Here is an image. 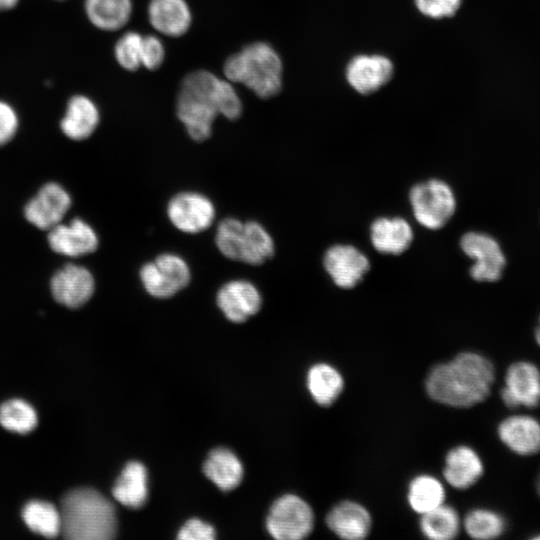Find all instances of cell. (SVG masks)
I'll list each match as a JSON object with an SVG mask.
<instances>
[{"label": "cell", "mask_w": 540, "mask_h": 540, "mask_svg": "<svg viewBox=\"0 0 540 540\" xmlns=\"http://www.w3.org/2000/svg\"><path fill=\"white\" fill-rule=\"evenodd\" d=\"M242 109L232 83L207 70L186 75L177 95V116L189 136L198 142L210 137L217 116L235 120L241 116Z\"/></svg>", "instance_id": "obj_1"}, {"label": "cell", "mask_w": 540, "mask_h": 540, "mask_svg": "<svg viewBox=\"0 0 540 540\" xmlns=\"http://www.w3.org/2000/svg\"><path fill=\"white\" fill-rule=\"evenodd\" d=\"M495 379L492 362L475 352H462L435 365L425 380L428 396L440 404L468 408L483 402Z\"/></svg>", "instance_id": "obj_2"}, {"label": "cell", "mask_w": 540, "mask_h": 540, "mask_svg": "<svg viewBox=\"0 0 540 540\" xmlns=\"http://www.w3.org/2000/svg\"><path fill=\"white\" fill-rule=\"evenodd\" d=\"M61 534L71 540H109L117 530L114 505L98 491L79 488L61 501Z\"/></svg>", "instance_id": "obj_3"}, {"label": "cell", "mask_w": 540, "mask_h": 540, "mask_svg": "<svg viewBox=\"0 0 540 540\" xmlns=\"http://www.w3.org/2000/svg\"><path fill=\"white\" fill-rule=\"evenodd\" d=\"M282 61L272 46L254 42L231 55L223 73L231 83H241L260 98H270L281 90Z\"/></svg>", "instance_id": "obj_4"}, {"label": "cell", "mask_w": 540, "mask_h": 540, "mask_svg": "<svg viewBox=\"0 0 540 540\" xmlns=\"http://www.w3.org/2000/svg\"><path fill=\"white\" fill-rule=\"evenodd\" d=\"M409 200L415 219L423 227L432 230L442 228L456 210L452 189L438 179H430L413 186Z\"/></svg>", "instance_id": "obj_5"}, {"label": "cell", "mask_w": 540, "mask_h": 540, "mask_svg": "<svg viewBox=\"0 0 540 540\" xmlns=\"http://www.w3.org/2000/svg\"><path fill=\"white\" fill-rule=\"evenodd\" d=\"M314 513L311 506L301 497L286 494L271 506L266 527L271 536L278 540H300L313 530Z\"/></svg>", "instance_id": "obj_6"}, {"label": "cell", "mask_w": 540, "mask_h": 540, "mask_svg": "<svg viewBox=\"0 0 540 540\" xmlns=\"http://www.w3.org/2000/svg\"><path fill=\"white\" fill-rule=\"evenodd\" d=\"M140 280L148 294L155 298L172 297L190 282L186 261L173 253H163L140 269Z\"/></svg>", "instance_id": "obj_7"}, {"label": "cell", "mask_w": 540, "mask_h": 540, "mask_svg": "<svg viewBox=\"0 0 540 540\" xmlns=\"http://www.w3.org/2000/svg\"><path fill=\"white\" fill-rule=\"evenodd\" d=\"M462 251L474 263L471 277L478 282H495L502 276L506 259L499 243L490 235L471 231L460 240Z\"/></svg>", "instance_id": "obj_8"}, {"label": "cell", "mask_w": 540, "mask_h": 540, "mask_svg": "<svg viewBox=\"0 0 540 540\" xmlns=\"http://www.w3.org/2000/svg\"><path fill=\"white\" fill-rule=\"evenodd\" d=\"M167 215L177 229L195 234L211 226L215 218V207L203 194L182 192L169 201Z\"/></svg>", "instance_id": "obj_9"}, {"label": "cell", "mask_w": 540, "mask_h": 540, "mask_svg": "<svg viewBox=\"0 0 540 540\" xmlns=\"http://www.w3.org/2000/svg\"><path fill=\"white\" fill-rule=\"evenodd\" d=\"M503 403L510 409L534 408L540 404V370L528 361L511 364L500 391Z\"/></svg>", "instance_id": "obj_10"}, {"label": "cell", "mask_w": 540, "mask_h": 540, "mask_svg": "<svg viewBox=\"0 0 540 540\" xmlns=\"http://www.w3.org/2000/svg\"><path fill=\"white\" fill-rule=\"evenodd\" d=\"M71 206V197L58 183L43 185L24 207L28 222L42 230H50L61 220Z\"/></svg>", "instance_id": "obj_11"}, {"label": "cell", "mask_w": 540, "mask_h": 540, "mask_svg": "<svg viewBox=\"0 0 540 540\" xmlns=\"http://www.w3.org/2000/svg\"><path fill=\"white\" fill-rule=\"evenodd\" d=\"M50 289L56 302L75 309L90 300L95 291V281L87 268L67 264L52 276Z\"/></svg>", "instance_id": "obj_12"}, {"label": "cell", "mask_w": 540, "mask_h": 540, "mask_svg": "<svg viewBox=\"0 0 540 540\" xmlns=\"http://www.w3.org/2000/svg\"><path fill=\"white\" fill-rule=\"evenodd\" d=\"M324 268L342 289L355 287L369 270L368 258L352 245L337 244L324 255Z\"/></svg>", "instance_id": "obj_13"}, {"label": "cell", "mask_w": 540, "mask_h": 540, "mask_svg": "<svg viewBox=\"0 0 540 540\" xmlns=\"http://www.w3.org/2000/svg\"><path fill=\"white\" fill-rule=\"evenodd\" d=\"M48 231L50 248L61 255L80 257L93 253L98 247L96 232L80 218L73 219L68 225L59 223Z\"/></svg>", "instance_id": "obj_14"}, {"label": "cell", "mask_w": 540, "mask_h": 540, "mask_svg": "<svg viewBox=\"0 0 540 540\" xmlns=\"http://www.w3.org/2000/svg\"><path fill=\"white\" fill-rule=\"evenodd\" d=\"M216 302L227 319L240 323L260 310L262 297L251 282L237 279L218 290Z\"/></svg>", "instance_id": "obj_15"}, {"label": "cell", "mask_w": 540, "mask_h": 540, "mask_svg": "<svg viewBox=\"0 0 540 540\" xmlns=\"http://www.w3.org/2000/svg\"><path fill=\"white\" fill-rule=\"evenodd\" d=\"M391 61L381 55H359L347 66L349 84L361 94H370L384 86L392 77Z\"/></svg>", "instance_id": "obj_16"}, {"label": "cell", "mask_w": 540, "mask_h": 540, "mask_svg": "<svg viewBox=\"0 0 540 540\" xmlns=\"http://www.w3.org/2000/svg\"><path fill=\"white\" fill-rule=\"evenodd\" d=\"M501 442L512 452L530 456L540 451V422L529 415H511L497 429Z\"/></svg>", "instance_id": "obj_17"}, {"label": "cell", "mask_w": 540, "mask_h": 540, "mask_svg": "<svg viewBox=\"0 0 540 540\" xmlns=\"http://www.w3.org/2000/svg\"><path fill=\"white\" fill-rule=\"evenodd\" d=\"M327 527L345 540H361L367 537L372 526L369 511L360 503L341 501L327 513Z\"/></svg>", "instance_id": "obj_18"}, {"label": "cell", "mask_w": 540, "mask_h": 540, "mask_svg": "<svg viewBox=\"0 0 540 540\" xmlns=\"http://www.w3.org/2000/svg\"><path fill=\"white\" fill-rule=\"evenodd\" d=\"M99 121L100 113L96 103L86 95L75 94L66 104L60 129L69 139L82 141L95 132Z\"/></svg>", "instance_id": "obj_19"}, {"label": "cell", "mask_w": 540, "mask_h": 540, "mask_svg": "<svg viewBox=\"0 0 540 540\" xmlns=\"http://www.w3.org/2000/svg\"><path fill=\"white\" fill-rule=\"evenodd\" d=\"M483 462L479 454L467 445H459L448 451L445 457L443 476L455 489H467L482 476Z\"/></svg>", "instance_id": "obj_20"}, {"label": "cell", "mask_w": 540, "mask_h": 540, "mask_svg": "<svg viewBox=\"0 0 540 540\" xmlns=\"http://www.w3.org/2000/svg\"><path fill=\"white\" fill-rule=\"evenodd\" d=\"M147 14L151 26L170 37L184 35L192 22L191 10L185 0H151Z\"/></svg>", "instance_id": "obj_21"}, {"label": "cell", "mask_w": 540, "mask_h": 540, "mask_svg": "<svg viewBox=\"0 0 540 540\" xmlns=\"http://www.w3.org/2000/svg\"><path fill=\"white\" fill-rule=\"evenodd\" d=\"M370 239L380 253L398 255L406 251L412 243L413 231L403 218L382 217L372 223Z\"/></svg>", "instance_id": "obj_22"}, {"label": "cell", "mask_w": 540, "mask_h": 540, "mask_svg": "<svg viewBox=\"0 0 540 540\" xmlns=\"http://www.w3.org/2000/svg\"><path fill=\"white\" fill-rule=\"evenodd\" d=\"M307 389L320 406H331L344 389L342 374L331 364L320 362L312 365L307 373Z\"/></svg>", "instance_id": "obj_23"}, {"label": "cell", "mask_w": 540, "mask_h": 540, "mask_svg": "<svg viewBox=\"0 0 540 540\" xmlns=\"http://www.w3.org/2000/svg\"><path fill=\"white\" fill-rule=\"evenodd\" d=\"M114 498L126 507L140 508L147 499V471L138 461L126 464L112 489Z\"/></svg>", "instance_id": "obj_24"}, {"label": "cell", "mask_w": 540, "mask_h": 540, "mask_svg": "<svg viewBox=\"0 0 540 540\" xmlns=\"http://www.w3.org/2000/svg\"><path fill=\"white\" fill-rule=\"evenodd\" d=\"M84 12L94 27L103 31H116L129 22L132 1L84 0Z\"/></svg>", "instance_id": "obj_25"}, {"label": "cell", "mask_w": 540, "mask_h": 540, "mask_svg": "<svg viewBox=\"0 0 540 540\" xmlns=\"http://www.w3.org/2000/svg\"><path fill=\"white\" fill-rule=\"evenodd\" d=\"M274 242L267 230L256 221H247L239 237L238 261L259 265L271 258Z\"/></svg>", "instance_id": "obj_26"}, {"label": "cell", "mask_w": 540, "mask_h": 540, "mask_svg": "<svg viewBox=\"0 0 540 540\" xmlns=\"http://www.w3.org/2000/svg\"><path fill=\"white\" fill-rule=\"evenodd\" d=\"M203 471L221 490L237 487L243 476V467L237 456L228 449L217 448L210 452Z\"/></svg>", "instance_id": "obj_27"}, {"label": "cell", "mask_w": 540, "mask_h": 540, "mask_svg": "<svg viewBox=\"0 0 540 540\" xmlns=\"http://www.w3.org/2000/svg\"><path fill=\"white\" fill-rule=\"evenodd\" d=\"M407 499L411 509L422 515L444 504L445 489L436 477L418 475L409 483Z\"/></svg>", "instance_id": "obj_28"}, {"label": "cell", "mask_w": 540, "mask_h": 540, "mask_svg": "<svg viewBox=\"0 0 540 540\" xmlns=\"http://www.w3.org/2000/svg\"><path fill=\"white\" fill-rule=\"evenodd\" d=\"M422 534L431 540H450L460 530L458 512L445 503L421 515L419 522Z\"/></svg>", "instance_id": "obj_29"}, {"label": "cell", "mask_w": 540, "mask_h": 540, "mask_svg": "<svg viewBox=\"0 0 540 540\" xmlns=\"http://www.w3.org/2000/svg\"><path fill=\"white\" fill-rule=\"evenodd\" d=\"M22 518L28 528L44 537H55L61 533V514L53 504L32 500L22 510Z\"/></svg>", "instance_id": "obj_30"}, {"label": "cell", "mask_w": 540, "mask_h": 540, "mask_svg": "<svg viewBox=\"0 0 540 540\" xmlns=\"http://www.w3.org/2000/svg\"><path fill=\"white\" fill-rule=\"evenodd\" d=\"M466 533L474 539L488 540L499 537L506 528L505 519L494 510L477 508L464 519Z\"/></svg>", "instance_id": "obj_31"}, {"label": "cell", "mask_w": 540, "mask_h": 540, "mask_svg": "<svg viewBox=\"0 0 540 540\" xmlns=\"http://www.w3.org/2000/svg\"><path fill=\"white\" fill-rule=\"evenodd\" d=\"M35 409L22 399H11L0 406V424L7 430L26 434L37 425Z\"/></svg>", "instance_id": "obj_32"}, {"label": "cell", "mask_w": 540, "mask_h": 540, "mask_svg": "<svg viewBox=\"0 0 540 540\" xmlns=\"http://www.w3.org/2000/svg\"><path fill=\"white\" fill-rule=\"evenodd\" d=\"M143 35L135 31L123 34L115 44L114 55L118 64L128 71L142 66Z\"/></svg>", "instance_id": "obj_33"}, {"label": "cell", "mask_w": 540, "mask_h": 540, "mask_svg": "<svg viewBox=\"0 0 540 540\" xmlns=\"http://www.w3.org/2000/svg\"><path fill=\"white\" fill-rule=\"evenodd\" d=\"M418 10L435 19L453 16L461 5V0H415Z\"/></svg>", "instance_id": "obj_34"}, {"label": "cell", "mask_w": 540, "mask_h": 540, "mask_svg": "<svg viewBox=\"0 0 540 540\" xmlns=\"http://www.w3.org/2000/svg\"><path fill=\"white\" fill-rule=\"evenodd\" d=\"M165 58V48L162 41L154 35L143 36L142 66L155 70L161 66Z\"/></svg>", "instance_id": "obj_35"}, {"label": "cell", "mask_w": 540, "mask_h": 540, "mask_svg": "<svg viewBox=\"0 0 540 540\" xmlns=\"http://www.w3.org/2000/svg\"><path fill=\"white\" fill-rule=\"evenodd\" d=\"M19 126V117L15 108L7 101L0 99V146L11 141Z\"/></svg>", "instance_id": "obj_36"}, {"label": "cell", "mask_w": 540, "mask_h": 540, "mask_svg": "<svg viewBox=\"0 0 540 540\" xmlns=\"http://www.w3.org/2000/svg\"><path fill=\"white\" fill-rule=\"evenodd\" d=\"M177 537L181 540H212L215 538V530L199 519H190L182 526Z\"/></svg>", "instance_id": "obj_37"}, {"label": "cell", "mask_w": 540, "mask_h": 540, "mask_svg": "<svg viewBox=\"0 0 540 540\" xmlns=\"http://www.w3.org/2000/svg\"><path fill=\"white\" fill-rule=\"evenodd\" d=\"M20 0H0V12L15 8Z\"/></svg>", "instance_id": "obj_38"}, {"label": "cell", "mask_w": 540, "mask_h": 540, "mask_svg": "<svg viewBox=\"0 0 540 540\" xmlns=\"http://www.w3.org/2000/svg\"><path fill=\"white\" fill-rule=\"evenodd\" d=\"M535 339L538 345L540 346V317H539V324L538 327L535 330Z\"/></svg>", "instance_id": "obj_39"}, {"label": "cell", "mask_w": 540, "mask_h": 540, "mask_svg": "<svg viewBox=\"0 0 540 540\" xmlns=\"http://www.w3.org/2000/svg\"><path fill=\"white\" fill-rule=\"evenodd\" d=\"M536 490H537V493H538V495L540 497V472H539V474L537 476V480H536Z\"/></svg>", "instance_id": "obj_40"}, {"label": "cell", "mask_w": 540, "mask_h": 540, "mask_svg": "<svg viewBox=\"0 0 540 540\" xmlns=\"http://www.w3.org/2000/svg\"><path fill=\"white\" fill-rule=\"evenodd\" d=\"M57 1H64V0H57Z\"/></svg>", "instance_id": "obj_41"}]
</instances>
